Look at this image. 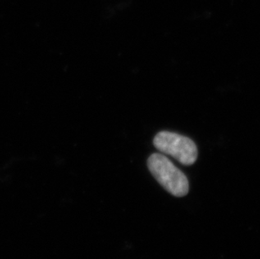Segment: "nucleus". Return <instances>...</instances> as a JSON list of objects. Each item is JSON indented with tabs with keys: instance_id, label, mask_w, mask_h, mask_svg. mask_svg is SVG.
I'll return each instance as SVG.
<instances>
[{
	"instance_id": "f257e3e1",
	"label": "nucleus",
	"mask_w": 260,
	"mask_h": 259,
	"mask_svg": "<svg viewBox=\"0 0 260 259\" xmlns=\"http://www.w3.org/2000/svg\"><path fill=\"white\" fill-rule=\"evenodd\" d=\"M150 173L165 190L175 197L189 193V181L185 174L170 159L160 153H153L147 159Z\"/></svg>"
},
{
	"instance_id": "f03ea898",
	"label": "nucleus",
	"mask_w": 260,
	"mask_h": 259,
	"mask_svg": "<svg viewBox=\"0 0 260 259\" xmlns=\"http://www.w3.org/2000/svg\"><path fill=\"white\" fill-rule=\"evenodd\" d=\"M153 145L158 151L173 156L185 166L194 164L197 160V145L189 137L165 131L155 136Z\"/></svg>"
}]
</instances>
